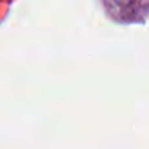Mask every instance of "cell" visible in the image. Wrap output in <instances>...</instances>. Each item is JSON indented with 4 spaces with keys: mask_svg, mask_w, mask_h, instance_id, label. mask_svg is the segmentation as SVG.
Instances as JSON below:
<instances>
[]
</instances>
